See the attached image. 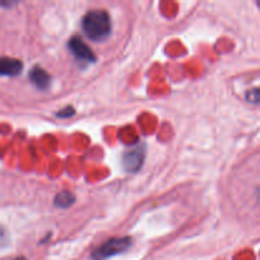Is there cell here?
I'll list each match as a JSON object with an SVG mask.
<instances>
[{"label": "cell", "mask_w": 260, "mask_h": 260, "mask_svg": "<svg viewBox=\"0 0 260 260\" xmlns=\"http://www.w3.org/2000/svg\"><path fill=\"white\" fill-rule=\"evenodd\" d=\"M83 32L93 41L106 40L112 30L111 18L106 10H90L81 22Z\"/></svg>", "instance_id": "cell-1"}, {"label": "cell", "mask_w": 260, "mask_h": 260, "mask_svg": "<svg viewBox=\"0 0 260 260\" xmlns=\"http://www.w3.org/2000/svg\"><path fill=\"white\" fill-rule=\"evenodd\" d=\"M131 246V239L126 238H112L107 240L103 245L93 251V260H107L109 258L124 253Z\"/></svg>", "instance_id": "cell-2"}, {"label": "cell", "mask_w": 260, "mask_h": 260, "mask_svg": "<svg viewBox=\"0 0 260 260\" xmlns=\"http://www.w3.org/2000/svg\"><path fill=\"white\" fill-rule=\"evenodd\" d=\"M68 46L70 52L73 53L76 58H79V60L81 61H86V62H95L96 57L95 55H94L93 50H91L80 37H78V36L71 37L70 40H69Z\"/></svg>", "instance_id": "cell-3"}, {"label": "cell", "mask_w": 260, "mask_h": 260, "mask_svg": "<svg viewBox=\"0 0 260 260\" xmlns=\"http://www.w3.org/2000/svg\"><path fill=\"white\" fill-rule=\"evenodd\" d=\"M145 159V150L142 146L132 147L123 155V167L128 173H136L142 167Z\"/></svg>", "instance_id": "cell-4"}, {"label": "cell", "mask_w": 260, "mask_h": 260, "mask_svg": "<svg viewBox=\"0 0 260 260\" xmlns=\"http://www.w3.org/2000/svg\"><path fill=\"white\" fill-rule=\"evenodd\" d=\"M23 63L19 60L0 57V76H15L22 73Z\"/></svg>", "instance_id": "cell-5"}, {"label": "cell", "mask_w": 260, "mask_h": 260, "mask_svg": "<svg viewBox=\"0 0 260 260\" xmlns=\"http://www.w3.org/2000/svg\"><path fill=\"white\" fill-rule=\"evenodd\" d=\"M29 78L30 80H32V83L35 84L38 89L45 90V89H47L48 85H50V81H51L50 75L47 74V71L43 70V69L40 68V66H35V68L30 70Z\"/></svg>", "instance_id": "cell-6"}, {"label": "cell", "mask_w": 260, "mask_h": 260, "mask_svg": "<svg viewBox=\"0 0 260 260\" xmlns=\"http://www.w3.org/2000/svg\"><path fill=\"white\" fill-rule=\"evenodd\" d=\"M75 202V197L70 192H61L55 197V206L60 208L70 207Z\"/></svg>", "instance_id": "cell-7"}, {"label": "cell", "mask_w": 260, "mask_h": 260, "mask_svg": "<svg viewBox=\"0 0 260 260\" xmlns=\"http://www.w3.org/2000/svg\"><path fill=\"white\" fill-rule=\"evenodd\" d=\"M246 99H248L250 103H260V88L249 90V93L246 94Z\"/></svg>", "instance_id": "cell-8"}, {"label": "cell", "mask_w": 260, "mask_h": 260, "mask_svg": "<svg viewBox=\"0 0 260 260\" xmlns=\"http://www.w3.org/2000/svg\"><path fill=\"white\" fill-rule=\"evenodd\" d=\"M75 114V109L73 107H66V108L61 109L57 113V117H61V118H69V117L74 116Z\"/></svg>", "instance_id": "cell-9"}, {"label": "cell", "mask_w": 260, "mask_h": 260, "mask_svg": "<svg viewBox=\"0 0 260 260\" xmlns=\"http://www.w3.org/2000/svg\"><path fill=\"white\" fill-rule=\"evenodd\" d=\"M7 233H5V230L3 228H0V248L2 246H4L5 244H7Z\"/></svg>", "instance_id": "cell-10"}, {"label": "cell", "mask_w": 260, "mask_h": 260, "mask_svg": "<svg viewBox=\"0 0 260 260\" xmlns=\"http://www.w3.org/2000/svg\"><path fill=\"white\" fill-rule=\"evenodd\" d=\"M15 260H27L25 258H22V256H20V258H17Z\"/></svg>", "instance_id": "cell-11"}]
</instances>
